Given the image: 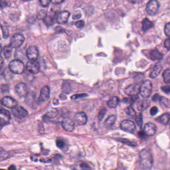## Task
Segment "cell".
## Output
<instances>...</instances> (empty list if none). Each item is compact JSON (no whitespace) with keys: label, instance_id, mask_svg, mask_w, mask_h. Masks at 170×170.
Segmentation results:
<instances>
[{"label":"cell","instance_id":"6da1fadb","mask_svg":"<svg viewBox=\"0 0 170 170\" xmlns=\"http://www.w3.org/2000/svg\"><path fill=\"white\" fill-rule=\"evenodd\" d=\"M154 160L152 153L147 149H144L140 152V165L144 170H149L152 168Z\"/></svg>","mask_w":170,"mask_h":170},{"label":"cell","instance_id":"7a4b0ae2","mask_svg":"<svg viewBox=\"0 0 170 170\" xmlns=\"http://www.w3.org/2000/svg\"><path fill=\"white\" fill-rule=\"evenodd\" d=\"M9 68L10 71L13 73L21 75L25 70V66L21 60L15 59L11 61L9 64Z\"/></svg>","mask_w":170,"mask_h":170},{"label":"cell","instance_id":"3957f363","mask_svg":"<svg viewBox=\"0 0 170 170\" xmlns=\"http://www.w3.org/2000/svg\"><path fill=\"white\" fill-rule=\"evenodd\" d=\"M152 82L149 80H145L142 83L140 87V93L143 98H148L152 91Z\"/></svg>","mask_w":170,"mask_h":170},{"label":"cell","instance_id":"277c9868","mask_svg":"<svg viewBox=\"0 0 170 170\" xmlns=\"http://www.w3.org/2000/svg\"><path fill=\"white\" fill-rule=\"evenodd\" d=\"M160 8V4L157 0H151L148 3L146 10L150 16H154L158 12Z\"/></svg>","mask_w":170,"mask_h":170},{"label":"cell","instance_id":"5b68a950","mask_svg":"<svg viewBox=\"0 0 170 170\" xmlns=\"http://www.w3.org/2000/svg\"><path fill=\"white\" fill-rule=\"evenodd\" d=\"M25 38L22 34L17 33L14 35L11 39V46L12 48H18L21 46L25 41Z\"/></svg>","mask_w":170,"mask_h":170},{"label":"cell","instance_id":"8992f818","mask_svg":"<svg viewBox=\"0 0 170 170\" xmlns=\"http://www.w3.org/2000/svg\"><path fill=\"white\" fill-rule=\"evenodd\" d=\"M121 129L128 133H134L136 130V126L134 123L129 120H125L121 122Z\"/></svg>","mask_w":170,"mask_h":170},{"label":"cell","instance_id":"52a82bcc","mask_svg":"<svg viewBox=\"0 0 170 170\" xmlns=\"http://www.w3.org/2000/svg\"><path fill=\"white\" fill-rule=\"evenodd\" d=\"M12 109V115L18 118H23L27 117L28 114V111L23 107L20 106L16 105Z\"/></svg>","mask_w":170,"mask_h":170},{"label":"cell","instance_id":"ba28073f","mask_svg":"<svg viewBox=\"0 0 170 170\" xmlns=\"http://www.w3.org/2000/svg\"><path fill=\"white\" fill-rule=\"evenodd\" d=\"M62 125L66 131L71 132L75 129V121L70 118L66 117L64 119L62 122Z\"/></svg>","mask_w":170,"mask_h":170},{"label":"cell","instance_id":"9c48e42d","mask_svg":"<svg viewBox=\"0 0 170 170\" xmlns=\"http://www.w3.org/2000/svg\"><path fill=\"white\" fill-rule=\"evenodd\" d=\"M39 55L37 48L35 46H30L27 50V56L30 61H36Z\"/></svg>","mask_w":170,"mask_h":170},{"label":"cell","instance_id":"30bf717a","mask_svg":"<svg viewBox=\"0 0 170 170\" xmlns=\"http://www.w3.org/2000/svg\"><path fill=\"white\" fill-rule=\"evenodd\" d=\"M26 68L29 73L36 75L39 73L40 66L39 64L36 61H30L27 63Z\"/></svg>","mask_w":170,"mask_h":170},{"label":"cell","instance_id":"8fae6325","mask_svg":"<svg viewBox=\"0 0 170 170\" xmlns=\"http://www.w3.org/2000/svg\"><path fill=\"white\" fill-rule=\"evenodd\" d=\"M16 92L21 97H25L28 94V89L25 83H18L15 87Z\"/></svg>","mask_w":170,"mask_h":170},{"label":"cell","instance_id":"7c38bea8","mask_svg":"<svg viewBox=\"0 0 170 170\" xmlns=\"http://www.w3.org/2000/svg\"><path fill=\"white\" fill-rule=\"evenodd\" d=\"M70 14L68 11H64L59 12L57 17V23L60 25H64L67 23Z\"/></svg>","mask_w":170,"mask_h":170},{"label":"cell","instance_id":"4fadbf2b","mask_svg":"<svg viewBox=\"0 0 170 170\" xmlns=\"http://www.w3.org/2000/svg\"><path fill=\"white\" fill-rule=\"evenodd\" d=\"M124 92L128 95L130 96L137 95L140 92V87L136 84H132L129 85L124 90Z\"/></svg>","mask_w":170,"mask_h":170},{"label":"cell","instance_id":"5bb4252c","mask_svg":"<svg viewBox=\"0 0 170 170\" xmlns=\"http://www.w3.org/2000/svg\"><path fill=\"white\" fill-rule=\"evenodd\" d=\"M1 103L4 106L11 109L17 105V102L14 98L8 96L3 97L1 100Z\"/></svg>","mask_w":170,"mask_h":170},{"label":"cell","instance_id":"9a60e30c","mask_svg":"<svg viewBox=\"0 0 170 170\" xmlns=\"http://www.w3.org/2000/svg\"><path fill=\"white\" fill-rule=\"evenodd\" d=\"M157 132L156 125L152 123H147L144 128V132L150 136H154Z\"/></svg>","mask_w":170,"mask_h":170},{"label":"cell","instance_id":"2e32d148","mask_svg":"<svg viewBox=\"0 0 170 170\" xmlns=\"http://www.w3.org/2000/svg\"><path fill=\"white\" fill-rule=\"evenodd\" d=\"M75 122L78 125H85L87 123V115L83 112H79L75 115Z\"/></svg>","mask_w":170,"mask_h":170},{"label":"cell","instance_id":"e0dca14e","mask_svg":"<svg viewBox=\"0 0 170 170\" xmlns=\"http://www.w3.org/2000/svg\"><path fill=\"white\" fill-rule=\"evenodd\" d=\"M50 96V90L48 86H45L41 89L40 93L39 101L40 102H43L48 100Z\"/></svg>","mask_w":170,"mask_h":170},{"label":"cell","instance_id":"ac0fdd59","mask_svg":"<svg viewBox=\"0 0 170 170\" xmlns=\"http://www.w3.org/2000/svg\"><path fill=\"white\" fill-rule=\"evenodd\" d=\"M150 104V102L148 99L144 98L142 100H140L137 102V108L140 111H143L146 109Z\"/></svg>","mask_w":170,"mask_h":170},{"label":"cell","instance_id":"d6986e66","mask_svg":"<svg viewBox=\"0 0 170 170\" xmlns=\"http://www.w3.org/2000/svg\"><path fill=\"white\" fill-rule=\"evenodd\" d=\"M162 68V66L161 64L160 63L156 64L150 74V78L153 79L157 77L161 72Z\"/></svg>","mask_w":170,"mask_h":170},{"label":"cell","instance_id":"ffe728a7","mask_svg":"<svg viewBox=\"0 0 170 170\" xmlns=\"http://www.w3.org/2000/svg\"><path fill=\"white\" fill-rule=\"evenodd\" d=\"M150 59L151 60H161L163 59V55L162 53L157 50H152L149 53Z\"/></svg>","mask_w":170,"mask_h":170},{"label":"cell","instance_id":"44dd1931","mask_svg":"<svg viewBox=\"0 0 170 170\" xmlns=\"http://www.w3.org/2000/svg\"><path fill=\"white\" fill-rule=\"evenodd\" d=\"M156 120L160 124H163L164 125H166L170 122V114L169 113L164 114L158 117L156 119Z\"/></svg>","mask_w":170,"mask_h":170},{"label":"cell","instance_id":"7402d4cb","mask_svg":"<svg viewBox=\"0 0 170 170\" xmlns=\"http://www.w3.org/2000/svg\"><path fill=\"white\" fill-rule=\"evenodd\" d=\"M153 23L147 18H145L142 22V30H143L144 32L149 30V29L153 28Z\"/></svg>","mask_w":170,"mask_h":170},{"label":"cell","instance_id":"603a6c76","mask_svg":"<svg viewBox=\"0 0 170 170\" xmlns=\"http://www.w3.org/2000/svg\"><path fill=\"white\" fill-rule=\"evenodd\" d=\"M116 120V117L115 115H111L104 122V126L106 128H109L113 126Z\"/></svg>","mask_w":170,"mask_h":170},{"label":"cell","instance_id":"cb8c5ba5","mask_svg":"<svg viewBox=\"0 0 170 170\" xmlns=\"http://www.w3.org/2000/svg\"><path fill=\"white\" fill-rule=\"evenodd\" d=\"M119 102V98L117 97L116 96H113V97H112L107 101V105L110 108H115L117 106V105L118 104Z\"/></svg>","mask_w":170,"mask_h":170},{"label":"cell","instance_id":"d4e9b609","mask_svg":"<svg viewBox=\"0 0 170 170\" xmlns=\"http://www.w3.org/2000/svg\"><path fill=\"white\" fill-rule=\"evenodd\" d=\"M12 47L11 44L9 46H6L4 48V55L7 59H9L11 58L12 55Z\"/></svg>","mask_w":170,"mask_h":170},{"label":"cell","instance_id":"484cf974","mask_svg":"<svg viewBox=\"0 0 170 170\" xmlns=\"http://www.w3.org/2000/svg\"><path fill=\"white\" fill-rule=\"evenodd\" d=\"M59 114V111L58 110H57V109H52L51 110L46 113V114L44 116V117H46V119L52 118L53 117H55L57 116V115H58Z\"/></svg>","mask_w":170,"mask_h":170},{"label":"cell","instance_id":"4316f807","mask_svg":"<svg viewBox=\"0 0 170 170\" xmlns=\"http://www.w3.org/2000/svg\"><path fill=\"white\" fill-rule=\"evenodd\" d=\"M164 82L166 84L170 83V69H167L163 73Z\"/></svg>","mask_w":170,"mask_h":170},{"label":"cell","instance_id":"83f0119b","mask_svg":"<svg viewBox=\"0 0 170 170\" xmlns=\"http://www.w3.org/2000/svg\"><path fill=\"white\" fill-rule=\"evenodd\" d=\"M160 104L167 108H170V100L165 97H161L160 99Z\"/></svg>","mask_w":170,"mask_h":170},{"label":"cell","instance_id":"f1b7e54d","mask_svg":"<svg viewBox=\"0 0 170 170\" xmlns=\"http://www.w3.org/2000/svg\"><path fill=\"white\" fill-rule=\"evenodd\" d=\"M0 114H1V116H4L8 120H10L11 119V114L8 110L4 109H1V111H0Z\"/></svg>","mask_w":170,"mask_h":170},{"label":"cell","instance_id":"f546056e","mask_svg":"<svg viewBox=\"0 0 170 170\" xmlns=\"http://www.w3.org/2000/svg\"><path fill=\"white\" fill-rule=\"evenodd\" d=\"M47 16V12L46 10H41L40 11L37 15L38 20H44Z\"/></svg>","mask_w":170,"mask_h":170},{"label":"cell","instance_id":"4dcf8cb0","mask_svg":"<svg viewBox=\"0 0 170 170\" xmlns=\"http://www.w3.org/2000/svg\"><path fill=\"white\" fill-rule=\"evenodd\" d=\"M53 18L52 16H47L46 18L44 19V23H46V25H53Z\"/></svg>","mask_w":170,"mask_h":170},{"label":"cell","instance_id":"1f68e13d","mask_svg":"<svg viewBox=\"0 0 170 170\" xmlns=\"http://www.w3.org/2000/svg\"><path fill=\"white\" fill-rule=\"evenodd\" d=\"M125 112L127 114V115L133 117L136 115V112L135 111V110L131 106L128 107V108H126Z\"/></svg>","mask_w":170,"mask_h":170},{"label":"cell","instance_id":"d6a6232c","mask_svg":"<svg viewBox=\"0 0 170 170\" xmlns=\"http://www.w3.org/2000/svg\"><path fill=\"white\" fill-rule=\"evenodd\" d=\"M106 108H103L101 110H100L98 115V119L99 121H101L103 119V118L105 116V115L106 113Z\"/></svg>","mask_w":170,"mask_h":170},{"label":"cell","instance_id":"836d02e7","mask_svg":"<svg viewBox=\"0 0 170 170\" xmlns=\"http://www.w3.org/2000/svg\"><path fill=\"white\" fill-rule=\"evenodd\" d=\"M41 5L43 7H47L50 5L52 0H39Z\"/></svg>","mask_w":170,"mask_h":170},{"label":"cell","instance_id":"e575fe53","mask_svg":"<svg viewBox=\"0 0 170 170\" xmlns=\"http://www.w3.org/2000/svg\"><path fill=\"white\" fill-rule=\"evenodd\" d=\"M56 144H57V147L60 149H62L65 145V143H64V140L61 139H57V141H56Z\"/></svg>","mask_w":170,"mask_h":170},{"label":"cell","instance_id":"d590c367","mask_svg":"<svg viewBox=\"0 0 170 170\" xmlns=\"http://www.w3.org/2000/svg\"><path fill=\"white\" fill-rule=\"evenodd\" d=\"M164 31H165V35L167 37H170V22L165 25Z\"/></svg>","mask_w":170,"mask_h":170},{"label":"cell","instance_id":"8d00e7d4","mask_svg":"<svg viewBox=\"0 0 170 170\" xmlns=\"http://www.w3.org/2000/svg\"><path fill=\"white\" fill-rule=\"evenodd\" d=\"M75 25L77 28H83L85 25V22L83 20H80V21H76V23H75Z\"/></svg>","mask_w":170,"mask_h":170},{"label":"cell","instance_id":"74e56055","mask_svg":"<svg viewBox=\"0 0 170 170\" xmlns=\"http://www.w3.org/2000/svg\"><path fill=\"white\" fill-rule=\"evenodd\" d=\"M135 120L136 121L137 124L138 125L139 127H141L142 125V115L141 114L137 116L135 119Z\"/></svg>","mask_w":170,"mask_h":170},{"label":"cell","instance_id":"f35d334b","mask_svg":"<svg viewBox=\"0 0 170 170\" xmlns=\"http://www.w3.org/2000/svg\"><path fill=\"white\" fill-rule=\"evenodd\" d=\"M82 13L79 11H77L75 12L73 14V18L74 20H78L81 18Z\"/></svg>","mask_w":170,"mask_h":170},{"label":"cell","instance_id":"ab89813d","mask_svg":"<svg viewBox=\"0 0 170 170\" xmlns=\"http://www.w3.org/2000/svg\"><path fill=\"white\" fill-rule=\"evenodd\" d=\"M120 141L121 142L126 144L128 145L132 146H135L136 145V144L133 143V142H131L130 140H127V139H121Z\"/></svg>","mask_w":170,"mask_h":170},{"label":"cell","instance_id":"60d3db41","mask_svg":"<svg viewBox=\"0 0 170 170\" xmlns=\"http://www.w3.org/2000/svg\"><path fill=\"white\" fill-rule=\"evenodd\" d=\"M87 96V94H75L72 96L71 98V99L73 100H76V99H79L80 98L84 97Z\"/></svg>","mask_w":170,"mask_h":170},{"label":"cell","instance_id":"b9f144b4","mask_svg":"<svg viewBox=\"0 0 170 170\" xmlns=\"http://www.w3.org/2000/svg\"><path fill=\"white\" fill-rule=\"evenodd\" d=\"M161 89L166 94H168L170 93V86H164L161 87Z\"/></svg>","mask_w":170,"mask_h":170},{"label":"cell","instance_id":"7bdbcfd3","mask_svg":"<svg viewBox=\"0 0 170 170\" xmlns=\"http://www.w3.org/2000/svg\"><path fill=\"white\" fill-rule=\"evenodd\" d=\"M158 109L156 106L153 107L151 109L150 114L152 116H154L156 115L158 113Z\"/></svg>","mask_w":170,"mask_h":170},{"label":"cell","instance_id":"ee69618b","mask_svg":"<svg viewBox=\"0 0 170 170\" xmlns=\"http://www.w3.org/2000/svg\"><path fill=\"white\" fill-rule=\"evenodd\" d=\"M164 46L168 50H170V38L165 40L164 41Z\"/></svg>","mask_w":170,"mask_h":170},{"label":"cell","instance_id":"f6af8a7d","mask_svg":"<svg viewBox=\"0 0 170 170\" xmlns=\"http://www.w3.org/2000/svg\"><path fill=\"white\" fill-rule=\"evenodd\" d=\"M2 29L3 32V34H4V37L5 38H7V37H8L9 36V30H8L7 28H5V27L3 28L2 26Z\"/></svg>","mask_w":170,"mask_h":170},{"label":"cell","instance_id":"bcb514c9","mask_svg":"<svg viewBox=\"0 0 170 170\" xmlns=\"http://www.w3.org/2000/svg\"><path fill=\"white\" fill-rule=\"evenodd\" d=\"M66 0H52V3L55 5H59L64 3Z\"/></svg>","mask_w":170,"mask_h":170},{"label":"cell","instance_id":"7dc6e473","mask_svg":"<svg viewBox=\"0 0 170 170\" xmlns=\"http://www.w3.org/2000/svg\"><path fill=\"white\" fill-rule=\"evenodd\" d=\"M80 167L82 168V169H90L88 164L85 163H82V164L80 165Z\"/></svg>","mask_w":170,"mask_h":170},{"label":"cell","instance_id":"c3c4849f","mask_svg":"<svg viewBox=\"0 0 170 170\" xmlns=\"http://www.w3.org/2000/svg\"><path fill=\"white\" fill-rule=\"evenodd\" d=\"M160 96L158 94H156L152 98V100L153 101H154V102H156V101H158V100H160Z\"/></svg>","mask_w":170,"mask_h":170},{"label":"cell","instance_id":"681fc988","mask_svg":"<svg viewBox=\"0 0 170 170\" xmlns=\"http://www.w3.org/2000/svg\"><path fill=\"white\" fill-rule=\"evenodd\" d=\"M9 170H16V167L14 165H12L9 168Z\"/></svg>","mask_w":170,"mask_h":170},{"label":"cell","instance_id":"f907efd6","mask_svg":"<svg viewBox=\"0 0 170 170\" xmlns=\"http://www.w3.org/2000/svg\"><path fill=\"white\" fill-rule=\"evenodd\" d=\"M21 1H23V2H30V1H31L32 0H21Z\"/></svg>","mask_w":170,"mask_h":170},{"label":"cell","instance_id":"816d5d0a","mask_svg":"<svg viewBox=\"0 0 170 170\" xmlns=\"http://www.w3.org/2000/svg\"></svg>","mask_w":170,"mask_h":170}]
</instances>
